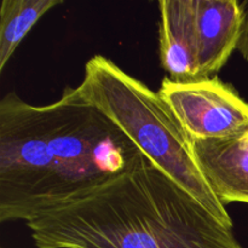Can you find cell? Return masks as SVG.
<instances>
[{"label": "cell", "instance_id": "6da1fadb", "mask_svg": "<svg viewBox=\"0 0 248 248\" xmlns=\"http://www.w3.org/2000/svg\"><path fill=\"white\" fill-rule=\"evenodd\" d=\"M140 150L78 87L33 106L0 99V222L33 219L123 173Z\"/></svg>", "mask_w": 248, "mask_h": 248}, {"label": "cell", "instance_id": "7a4b0ae2", "mask_svg": "<svg viewBox=\"0 0 248 248\" xmlns=\"http://www.w3.org/2000/svg\"><path fill=\"white\" fill-rule=\"evenodd\" d=\"M26 224L38 248H245L142 153L123 173Z\"/></svg>", "mask_w": 248, "mask_h": 248}, {"label": "cell", "instance_id": "3957f363", "mask_svg": "<svg viewBox=\"0 0 248 248\" xmlns=\"http://www.w3.org/2000/svg\"><path fill=\"white\" fill-rule=\"evenodd\" d=\"M78 89L153 164L186 189L223 224L234 229L227 208L199 169L191 140L159 92L153 91L102 55L87 61L84 79Z\"/></svg>", "mask_w": 248, "mask_h": 248}, {"label": "cell", "instance_id": "277c9868", "mask_svg": "<svg viewBox=\"0 0 248 248\" xmlns=\"http://www.w3.org/2000/svg\"><path fill=\"white\" fill-rule=\"evenodd\" d=\"M157 92L191 140L248 137V103L218 78L191 82L165 78Z\"/></svg>", "mask_w": 248, "mask_h": 248}, {"label": "cell", "instance_id": "5b68a950", "mask_svg": "<svg viewBox=\"0 0 248 248\" xmlns=\"http://www.w3.org/2000/svg\"><path fill=\"white\" fill-rule=\"evenodd\" d=\"M201 80L215 78L236 50L244 10L237 0H193Z\"/></svg>", "mask_w": 248, "mask_h": 248}, {"label": "cell", "instance_id": "8992f818", "mask_svg": "<svg viewBox=\"0 0 248 248\" xmlns=\"http://www.w3.org/2000/svg\"><path fill=\"white\" fill-rule=\"evenodd\" d=\"M161 67L177 82L201 80L193 0L159 1Z\"/></svg>", "mask_w": 248, "mask_h": 248}, {"label": "cell", "instance_id": "52a82bcc", "mask_svg": "<svg viewBox=\"0 0 248 248\" xmlns=\"http://www.w3.org/2000/svg\"><path fill=\"white\" fill-rule=\"evenodd\" d=\"M194 156L218 200L248 205V137L194 140Z\"/></svg>", "mask_w": 248, "mask_h": 248}, {"label": "cell", "instance_id": "ba28073f", "mask_svg": "<svg viewBox=\"0 0 248 248\" xmlns=\"http://www.w3.org/2000/svg\"><path fill=\"white\" fill-rule=\"evenodd\" d=\"M62 0H2L0 5V73L36 22Z\"/></svg>", "mask_w": 248, "mask_h": 248}, {"label": "cell", "instance_id": "9c48e42d", "mask_svg": "<svg viewBox=\"0 0 248 248\" xmlns=\"http://www.w3.org/2000/svg\"><path fill=\"white\" fill-rule=\"evenodd\" d=\"M242 10H244V18L241 23V31H240V38L237 41L236 50L240 55L248 61V1L241 2Z\"/></svg>", "mask_w": 248, "mask_h": 248}]
</instances>
